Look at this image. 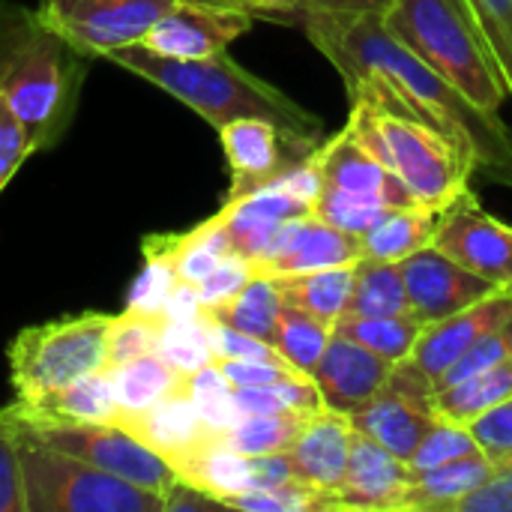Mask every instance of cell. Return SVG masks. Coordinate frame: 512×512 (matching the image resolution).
Masks as SVG:
<instances>
[{
  "label": "cell",
  "instance_id": "1",
  "mask_svg": "<svg viewBox=\"0 0 512 512\" xmlns=\"http://www.w3.org/2000/svg\"><path fill=\"white\" fill-rule=\"evenodd\" d=\"M300 27L342 75L348 96L444 132L492 183L512 186V132L495 111L477 108L384 24V12L339 18L303 12Z\"/></svg>",
  "mask_w": 512,
  "mask_h": 512
},
{
  "label": "cell",
  "instance_id": "2",
  "mask_svg": "<svg viewBox=\"0 0 512 512\" xmlns=\"http://www.w3.org/2000/svg\"><path fill=\"white\" fill-rule=\"evenodd\" d=\"M90 57L36 9L0 0V96L27 126L33 150H51L72 126Z\"/></svg>",
  "mask_w": 512,
  "mask_h": 512
},
{
  "label": "cell",
  "instance_id": "3",
  "mask_svg": "<svg viewBox=\"0 0 512 512\" xmlns=\"http://www.w3.org/2000/svg\"><path fill=\"white\" fill-rule=\"evenodd\" d=\"M105 60L141 75L144 81L156 84L177 102L189 105L213 129L231 120L261 117V120L276 123L288 138L306 147L321 144L324 120L318 114L306 111L288 93H282L270 81L243 69L225 51L204 57V60H174L135 42V45H123L111 51Z\"/></svg>",
  "mask_w": 512,
  "mask_h": 512
},
{
  "label": "cell",
  "instance_id": "4",
  "mask_svg": "<svg viewBox=\"0 0 512 512\" xmlns=\"http://www.w3.org/2000/svg\"><path fill=\"white\" fill-rule=\"evenodd\" d=\"M384 24L477 108L501 114L510 93L465 0H393Z\"/></svg>",
  "mask_w": 512,
  "mask_h": 512
},
{
  "label": "cell",
  "instance_id": "5",
  "mask_svg": "<svg viewBox=\"0 0 512 512\" xmlns=\"http://www.w3.org/2000/svg\"><path fill=\"white\" fill-rule=\"evenodd\" d=\"M111 318L105 312H81L24 327L6 348L15 399L36 408L69 384L105 369Z\"/></svg>",
  "mask_w": 512,
  "mask_h": 512
},
{
  "label": "cell",
  "instance_id": "6",
  "mask_svg": "<svg viewBox=\"0 0 512 512\" xmlns=\"http://www.w3.org/2000/svg\"><path fill=\"white\" fill-rule=\"evenodd\" d=\"M24 512H165V498L87 465L27 426L21 435Z\"/></svg>",
  "mask_w": 512,
  "mask_h": 512
},
{
  "label": "cell",
  "instance_id": "7",
  "mask_svg": "<svg viewBox=\"0 0 512 512\" xmlns=\"http://www.w3.org/2000/svg\"><path fill=\"white\" fill-rule=\"evenodd\" d=\"M372 111L387 144V168L408 186L417 204L429 210H447L468 189V180L477 171L471 156H465L444 132L429 123L390 114L375 105Z\"/></svg>",
  "mask_w": 512,
  "mask_h": 512
},
{
  "label": "cell",
  "instance_id": "8",
  "mask_svg": "<svg viewBox=\"0 0 512 512\" xmlns=\"http://www.w3.org/2000/svg\"><path fill=\"white\" fill-rule=\"evenodd\" d=\"M24 426L45 444L84 459L87 465L108 471L132 486H141L153 495H168L180 480L177 471L132 432L117 423H30Z\"/></svg>",
  "mask_w": 512,
  "mask_h": 512
},
{
  "label": "cell",
  "instance_id": "9",
  "mask_svg": "<svg viewBox=\"0 0 512 512\" xmlns=\"http://www.w3.org/2000/svg\"><path fill=\"white\" fill-rule=\"evenodd\" d=\"M183 0H45L36 12L87 57L135 45Z\"/></svg>",
  "mask_w": 512,
  "mask_h": 512
},
{
  "label": "cell",
  "instance_id": "10",
  "mask_svg": "<svg viewBox=\"0 0 512 512\" xmlns=\"http://www.w3.org/2000/svg\"><path fill=\"white\" fill-rule=\"evenodd\" d=\"M435 420V384L411 357L393 363L384 390L351 414V423L363 438L381 444L405 462L414 456Z\"/></svg>",
  "mask_w": 512,
  "mask_h": 512
},
{
  "label": "cell",
  "instance_id": "11",
  "mask_svg": "<svg viewBox=\"0 0 512 512\" xmlns=\"http://www.w3.org/2000/svg\"><path fill=\"white\" fill-rule=\"evenodd\" d=\"M432 246L486 282L512 291V225L483 210L471 189L444 210Z\"/></svg>",
  "mask_w": 512,
  "mask_h": 512
},
{
  "label": "cell",
  "instance_id": "12",
  "mask_svg": "<svg viewBox=\"0 0 512 512\" xmlns=\"http://www.w3.org/2000/svg\"><path fill=\"white\" fill-rule=\"evenodd\" d=\"M357 261H363L360 237L309 213V216H297L279 225L267 249L255 261H249V267H252V276L279 279V276L348 267Z\"/></svg>",
  "mask_w": 512,
  "mask_h": 512
},
{
  "label": "cell",
  "instance_id": "13",
  "mask_svg": "<svg viewBox=\"0 0 512 512\" xmlns=\"http://www.w3.org/2000/svg\"><path fill=\"white\" fill-rule=\"evenodd\" d=\"M411 477L414 471L405 459L357 432L342 480L327 495H318L315 512H402Z\"/></svg>",
  "mask_w": 512,
  "mask_h": 512
},
{
  "label": "cell",
  "instance_id": "14",
  "mask_svg": "<svg viewBox=\"0 0 512 512\" xmlns=\"http://www.w3.org/2000/svg\"><path fill=\"white\" fill-rule=\"evenodd\" d=\"M252 21L255 18L246 12L183 0L147 30L141 45L174 60H204L228 51V45L240 39Z\"/></svg>",
  "mask_w": 512,
  "mask_h": 512
},
{
  "label": "cell",
  "instance_id": "15",
  "mask_svg": "<svg viewBox=\"0 0 512 512\" xmlns=\"http://www.w3.org/2000/svg\"><path fill=\"white\" fill-rule=\"evenodd\" d=\"M219 141L231 168L228 198H240L258 186H267L279 171L315 150L288 138L276 123L261 117H243L219 126Z\"/></svg>",
  "mask_w": 512,
  "mask_h": 512
},
{
  "label": "cell",
  "instance_id": "16",
  "mask_svg": "<svg viewBox=\"0 0 512 512\" xmlns=\"http://www.w3.org/2000/svg\"><path fill=\"white\" fill-rule=\"evenodd\" d=\"M402 276L408 288L411 312H417L426 324L441 321L447 315H456L480 300H486L495 291H504L483 276L465 270L435 246L420 249L417 255L402 261Z\"/></svg>",
  "mask_w": 512,
  "mask_h": 512
},
{
  "label": "cell",
  "instance_id": "17",
  "mask_svg": "<svg viewBox=\"0 0 512 512\" xmlns=\"http://www.w3.org/2000/svg\"><path fill=\"white\" fill-rule=\"evenodd\" d=\"M312 159L321 171V186L360 195L387 207H414L417 198L408 192V186L387 168L381 165L369 150H363L348 129L336 132L330 141L318 144L312 150ZM423 207V204H420Z\"/></svg>",
  "mask_w": 512,
  "mask_h": 512
},
{
  "label": "cell",
  "instance_id": "18",
  "mask_svg": "<svg viewBox=\"0 0 512 512\" xmlns=\"http://www.w3.org/2000/svg\"><path fill=\"white\" fill-rule=\"evenodd\" d=\"M512 321V291H495L486 300L447 315L441 321H429L414 345L411 360L432 378V384L441 381V375L486 333Z\"/></svg>",
  "mask_w": 512,
  "mask_h": 512
},
{
  "label": "cell",
  "instance_id": "19",
  "mask_svg": "<svg viewBox=\"0 0 512 512\" xmlns=\"http://www.w3.org/2000/svg\"><path fill=\"white\" fill-rule=\"evenodd\" d=\"M114 423L123 426L126 432H132L150 450H156L171 468L177 462H183L186 456L198 453L201 447L222 438L219 432H213L204 423V417L198 414V405L183 390L159 399L150 408L120 411Z\"/></svg>",
  "mask_w": 512,
  "mask_h": 512
},
{
  "label": "cell",
  "instance_id": "20",
  "mask_svg": "<svg viewBox=\"0 0 512 512\" xmlns=\"http://www.w3.org/2000/svg\"><path fill=\"white\" fill-rule=\"evenodd\" d=\"M390 372H393L390 360L333 333L312 378L321 390L324 405L351 417L384 390Z\"/></svg>",
  "mask_w": 512,
  "mask_h": 512
},
{
  "label": "cell",
  "instance_id": "21",
  "mask_svg": "<svg viewBox=\"0 0 512 512\" xmlns=\"http://www.w3.org/2000/svg\"><path fill=\"white\" fill-rule=\"evenodd\" d=\"M354 435L357 429L348 414L321 408L318 414L306 420L300 438L285 450L297 483L312 489L315 501L318 495H327L330 489H336V483L342 480L348 459H351Z\"/></svg>",
  "mask_w": 512,
  "mask_h": 512
},
{
  "label": "cell",
  "instance_id": "22",
  "mask_svg": "<svg viewBox=\"0 0 512 512\" xmlns=\"http://www.w3.org/2000/svg\"><path fill=\"white\" fill-rule=\"evenodd\" d=\"M309 213H315V207L309 201L285 195L273 186H258L240 198H225V204L216 216L231 240L234 255L255 261L267 249V243L273 240L279 225H285L288 219H297V216H309Z\"/></svg>",
  "mask_w": 512,
  "mask_h": 512
},
{
  "label": "cell",
  "instance_id": "23",
  "mask_svg": "<svg viewBox=\"0 0 512 512\" xmlns=\"http://www.w3.org/2000/svg\"><path fill=\"white\" fill-rule=\"evenodd\" d=\"M495 468L498 462L489 459L483 450H477L456 462L429 471H414L408 495L402 501V512H450L459 498H465L483 480H489Z\"/></svg>",
  "mask_w": 512,
  "mask_h": 512
},
{
  "label": "cell",
  "instance_id": "24",
  "mask_svg": "<svg viewBox=\"0 0 512 512\" xmlns=\"http://www.w3.org/2000/svg\"><path fill=\"white\" fill-rule=\"evenodd\" d=\"M444 210H429V207H393L384 213L381 222H375L363 237V258L375 261H393L402 264L405 258L417 255L420 249L435 243V234L441 228Z\"/></svg>",
  "mask_w": 512,
  "mask_h": 512
},
{
  "label": "cell",
  "instance_id": "25",
  "mask_svg": "<svg viewBox=\"0 0 512 512\" xmlns=\"http://www.w3.org/2000/svg\"><path fill=\"white\" fill-rule=\"evenodd\" d=\"M21 408H24V420L30 423H114L120 414L108 369H99L69 384L66 390L54 393L36 408L24 402Z\"/></svg>",
  "mask_w": 512,
  "mask_h": 512
},
{
  "label": "cell",
  "instance_id": "26",
  "mask_svg": "<svg viewBox=\"0 0 512 512\" xmlns=\"http://www.w3.org/2000/svg\"><path fill=\"white\" fill-rule=\"evenodd\" d=\"M177 477L186 480L189 486L201 489L204 495H210L213 501L234 498L243 492H252V468H249V456L231 450L222 438L201 447L198 453L186 456L183 462L174 465Z\"/></svg>",
  "mask_w": 512,
  "mask_h": 512
},
{
  "label": "cell",
  "instance_id": "27",
  "mask_svg": "<svg viewBox=\"0 0 512 512\" xmlns=\"http://www.w3.org/2000/svg\"><path fill=\"white\" fill-rule=\"evenodd\" d=\"M354 273L357 264L348 267H333V270H315V273H300V276H279L273 279L282 303L297 306L324 324L336 327V321L345 315L351 291H354Z\"/></svg>",
  "mask_w": 512,
  "mask_h": 512
},
{
  "label": "cell",
  "instance_id": "28",
  "mask_svg": "<svg viewBox=\"0 0 512 512\" xmlns=\"http://www.w3.org/2000/svg\"><path fill=\"white\" fill-rule=\"evenodd\" d=\"M408 288L402 276V264L363 258L357 261L354 291L342 318H396L408 315Z\"/></svg>",
  "mask_w": 512,
  "mask_h": 512
},
{
  "label": "cell",
  "instance_id": "29",
  "mask_svg": "<svg viewBox=\"0 0 512 512\" xmlns=\"http://www.w3.org/2000/svg\"><path fill=\"white\" fill-rule=\"evenodd\" d=\"M111 375V387H114V399L120 405V411H141L156 405L159 399L180 393L186 375L177 372L171 363H165L159 354H144L135 357L123 366L108 369Z\"/></svg>",
  "mask_w": 512,
  "mask_h": 512
},
{
  "label": "cell",
  "instance_id": "30",
  "mask_svg": "<svg viewBox=\"0 0 512 512\" xmlns=\"http://www.w3.org/2000/svg\"><path fill=\"white\" fill-rule=\"evenodd\" d=\"M510 396L512 360L504 363V366H498V369L471 375V378H465V381H459L453 387L435 390V414L441 420L468 426L471 420H477L480 414H486L489 408H495L498 402H504Z\"/></svg>",
  "mask_w": 512,
  "mask_h": 512
},
{
  "label": "cell",
  "instance_id": "31",
  "mask_svg": "<svg viewBox=\"0 0 512 512\" xmlns=\"http://www.w3.org/2000/svg\"><path fill=\"white\" fill-rule=\"evenodd\" d=\"M423 327H426V321L417 312H408V315H396V318H339L333 333L375 351L378 357H384L390 363H399L414 354V345H417Z\"/></svg>",
  "mask_w": 512,
  "mask_h": 512
},
{
  "label": "cell",
  "instance_id": "32",
  "mask_svg": "<svg viewBox=\"0 0 512 512\" xmlns=\"http://www.w3.org/2000/svg\"><path fill=\"white\" fill-rule=\"evenodd\" d=\"M204 312L234 330H243V333H252V336L270 342L276 333L279 312H282V294L273 279L252 276L237 297H231L228 303H222L216 309H204Z\"/></svg>",
  "mask_w": 512,
  "mask_h": 512
},
{
  "label": "cell",
  "instance_id": "33",
  "mask_svg": "<svg viewBox=\"0 0 512 512\" xmlns=\"http://www.w3.org/2000/svg\"><path fill=\"white\" fill-rule=\"evenodd\" d=\"M333 339V327L324 324L321 318L282 303L279 321H276V333H273V348L303 375H312L315 366L321 363L327 345Z\"/></svg>",
  "mask_w": 512,
  "mask_h": 512
},
{
  "label": "cell",
  "instance_id": "34",
  "mask_svg": "<svg viewBox=\"0 0 512 512\" xmlns=\"http://www.w3.org/2000/svg\"><path fill=\"white\" fill-rule=\"evenodd\" d=\"M306 414L297 411H285V414H255V417H240L225 435L222 441L243 453V456H264V453H282L288 450L303 426H306Z\"/></svg>",
  "mask_w": 512,
  "mask_h": 512
},
{
  "label": "cell",
  "instance_id": "35",
  "mask_svg": "<svg viewBox=\"0 0 512 512\" xmlns=\"http://www.w3.org/2000/svg\"><path fill=\"white\" fill-rule=\"evenodd\" d=\"M165 315H150L138 309H126L111 318L108 327V345H105V369L123 366L135 357L156 354L162 330H165Z\"/></svg>",
  "mask_w": 512,
  "mask_h": 512
},
{
  "label": "cell",
  "instance_id": "36",
  "mask_svg": "<svg viewBox=\"0 0 512 512\" xmlns=\"http://www.w3.org/2000/svg\"><path fill=\"white\" fill-rule=\"evenodd\" d=\"M21 435H24V408L15 399L0 411V512H24Z\"/></svg>",
  "mask_w": 512,
  "mask_h": 512
},
{
  "label": "cell",
  "instance_id": "37",
  "mask_svg": "<svg viewBox=\"0 0 512 512\" xmlns=\"http://www.w3.org/2000/svg\"><path fill=\"white\" fill-rule=\"evenodd\" d=\"M512 99V0H465Z\"/></svg>",
  "mask_w": 512,
  "mask_h": 512
},
{
  "label": "cell",
  "instance_id": "38",
  "mask_svg": "<svg viewBox=\"0 0 512 512\" xmlns=\"http://www.w3.org/2000/svg\"><path fill=\"white\" fill-rule=\"evenodd\" d=\"M387 210H393V207L360 198V195H348V192H339L330 186H321V195L315 201L318 219H324L348 234H357V237H363L375 222H381Z\"/></svg>",
  "mask_w": 512,
  "mask_h": 512
},
{
  "label": "cell",
  "instance_id": "39",
  "mask_svg": "<svg viewBox=\"0 0 512 512\" xmlns=\"http://www.w3.org/2000/svg\"><path fill=\"white\" fill-rule=\"evenodd\" d=\"M512 360V321L495 327L492 333H486L483 339H477L444 375L441 381L435 384V390H444V387H453L471 375H480V372H489V369H498L504 363Z\"/></svg>",
  "mask_w": 512,
  "mask_h": 512
},
{
  "label": "cell",
  "instance_id": "40",
  "mask_svg": "<svg viewBox=\"0 0 512 512\" xmlns=\"http://www.w3.org/2000/svg\"><path fill=\"white\" fill-rule=\"evenodd\" d=\"M477 450L480 447H477L474 435L468 432V426H459V423H450V420L438 417L435 426L417 444V450L408 459V465H411V471H429V468L456 462L462 456H471Z\"/></svg>",
  "mask_w": 512,
  "mask_h": 512
},
{
  "label": "cell",
  "instance_id": "41",
  "mask_svg": "<svg viewBox=\"0 0 512 512\" xmlns=\"http://www.w3.org/2000/svg\"><path fill=\"white\" fill-rule=\"evenodd\" d=\"M177 285V270L171 258L162 255H144V270L129 288L126 309L150 312V315H165V303L171 288Z\"/></svg>",
  "mask_w": 512,
  "mask_h": 512
},
{
  "label": "cell",
  "instance_id": "42",
  "mask_svg": "<svg viewBox=\"0 0 512 512\" xmlns=\"http://www.w3.org/2000/svg\"><path fill=\"white\" fill-rule=\"evenodd\" d=\"M468 432L474 435L477 447L495 459V462H510L512 459V396L480 414L477 420L468 423Z\"/></svg>",
  "mask_w": 512,
  "mask_h": 512
},
{
  "label": "cell",
  "instance_id": "43",
  "mask_svg": "<svg viewBox=\"0 0 512 512\" xmlns=\"http://www.w3.org/2000/svg\"><path fill=\"white\" fill-rule=\"evenodd\" d=\"M33 141L27 126L18 120V114L9 108V102L0 96V192L15 177V171L33 156Z\"/></svg>",
  "mask_w": 512,
  "mask_h": 512
},
{
  "label": "cell",
  "instance_id": "44",
  "mask_svg": "<svg viewBox=\"0 0 512 512\" xmlns=\"http://www.w3.org/2000/svg\"><path fill=\"white\" fill-rule=\"evenodd\" d=\"M450 512H512V459L498 462L492 477L459 498Z\"/></svg>",
  "mask_w": 512,
  "mask_h": 512
},
{
  "label": "cell",
  "instance_id": "45",
  "mask_svg": "<svg viewBox=\"0 0 512 512\" xmlns=\"http://www.w3.org/2000/svg\"><path fill=\"white\" fill-rule=\"evenodd\" d=\"M249 279H252L249 261L240 258V255H228V258H225L201 285H198L204 309H216V306L228 303L231 297H237V294L246 288Z\"/></svg>",
  "mask_w": 512,
  "mask_h": 512
},
{
  "label": "cell",
  "instance_id": "46",
  "mask_svg": "<svg viewBox=\"0 0 512 512\" xmlns=\"http://www.w3.org/2000/svg\"><path fill=\"white\" fill-rule=\"evenodd\" d=\"M267 186H273V189H279L285 195H294L300 201H309L315 207V201L321 195V171H318V165H315V159L309 153V156L297 159L294 165H288L285 171H279Z\"/></svg>",
  "mask_w": 512,
  "mask_h": 512
},
{
  "label": "cell",
  "instance_id": "47",
  "mask_svg": "<svg viewBox=\"0 0 512 512\" xmlns=\"http://www.w3.org/2000/svg\"><path fill=\"white\" fill-rule=\"evenodd\" d=\"M213 363L222 369V375L234 384V387H258V384H273L297 369L291 366H279V363H264V360H225V357H213Z\"/></svg>",
  "mask_w": 512,
  "mask_h": 512
},
{
  "label": "cell",
  "instance_id": "48",
  "mask_svg": "<svg viewBox=\"0 0 512 512\" xmlns=\"http://www.w3.org/2000/svg\"><path fill=\"white\" fill-rule=\"evenodd\" d=\"M195 3L234 9V12H246L252 18L279 21V24H300V18H303L300 0H195Z\"/></svg>",
  "mask_w": 512,
  "mask_h": 512
},
{
  "label": "cell",
  "instance_id": "49",
  "mask_svg": "<svg viewBox=\"0 0 512 512\" xmlns=\"http://www.w3.org/2000/svg\"><path fill=\"white\" fill-rule=\"evenodd\" d=\"M234 405L240 417H255V414H285V402L273 390V384H258V387H234Z\"/></svg>",
  "mask_w": 512,
  "mask_h": 512
},
{
  "label": "cell",
  "instance_id": "50",
  "mask_svg": "<svg viewBox=\"0 0 512 512\" xmlns=\"http://www.w3.org/2000/svg\"><path fill=\"white\" fill-rule=\"evenodd\" d=\"M204 315V303H201V291L192 282H180L171 288L168 303H165V321H195Z\"/></svg>",
  "mask_w": 512,
  "mask_h": 512
},
{
  "label": "cell",
  "instance_id": "51",
  "mask_svg": "<svg viewBox=\"0 0 512 512\" xmlns=\"http://www.w3.org/2000/svg\"><path fill=\"white\" fill-rule=\"evenodd\" d=\"M303 12H324L339 18H357L369 12H387L393 0H300Z\"/></svg>",
  "mask_w": 512,
  "mask_h": 512
},
{
  "label": "cell",
  "instance_id": "52",
  "mask_svg": "<svg viewBox=\"0 0 512 512\" xmlns=\"http://www.w3.org/2000/svg\"><path fill=\"white\" fill-rule=\"evenodd\" d=\"M207 507H219V501H213V498L204 495L201 489L189 486L186 480H177V483L171 486V492L165 495V512L207 510Z\"/></svg>",
  "mask_w": 512,
  "mask_h": 512
}]
</instances>
